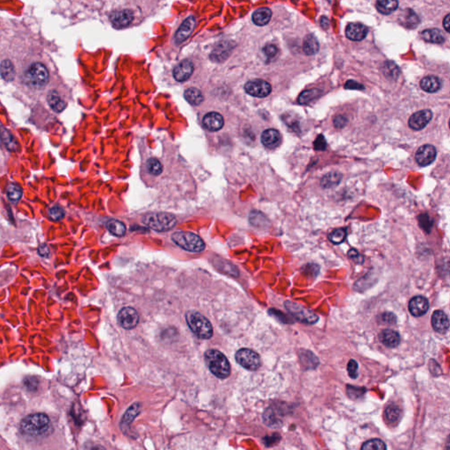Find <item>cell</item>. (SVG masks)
<instances>
[{
	"label": "cell",
	"mask_w": 450,
	"mask_h": 450,
	"mask_svg": "<svg viewBox=\"0 0 450 450\" xmlns=\"http://www.w3.org/2000/svg\"><path fill=\"white\" fill-rule=\"evenodd\" d=\"M205 362L214 376L225 379L231 375V365L226 356L218 350L209 349L205 353Z\"/></svg>",
	"instance_id": "1"
},
{
	"label": "cell",
	"mask_w": 450,
	"mask_h": 450,
	"mask_svg": "<svg viewBox=\"0 0 450 450\" xmlns=\"http://www.w3.org/2000/svg\"><path fill=\"white\" fill-rule=\"evenodd\" d=\"M50 426V418L46 414L35 413L28 415L20 424L21 430L29 435H42L49 431Z\"/></svg>",
	"instance_id": "2"
},
{
	"label": "cell",
	"mask_w": 450,
	"mask_h": 450,
	"mask_svg": "<svg viewBox=\"0 0 450 450\" xmlns=\"http://www.w3.org/2000/svg\"><path fill=\"white\" fill-rule=\"evenodd\" d=\"M186 320L191 331L200 339H210L213 336L212 325L199 312L188 311L186 313Z\"/></svg>",
	"instance_id": "3"
},
{
	"label": "cell",
	"mask_w": 450,
	"mask_h": 450,
	"mask_svg": "<svg viewBox=\"0 0 450 450\" xmlns=\"http://www.w3.org/2000/svg\"><path fill=\"white\" fill-rule=\"evenodd\" d=\"M172 239L177 246L192 252H200L204 250L206 246L202 238L192 232H174L172 234Z\"/></svg>",
	"instance_id": "4"
},
{
	"label": "cell",
	"mask_w": 450,
	"mask_h": 450,
	"mask_svg": "<svg viewBox=\"0 0 450 450\" xmlns=\"http://www.w3.org/2000/svg\"><path fill=\"white\" fill-rule=\"evenodd\" d=\"M143 222L156 232H164L170 231L176 225L177 219L172 214L160 212L144 216Z\"/></svg>",
	"instance_id": "5"
},
{
	"label": "cell",
	"mask_w": 450,
	"mask_h": 450,
	"mask_svg": "<svg viewBox=\"0 0 450 450\" xmlns=\"http://www.w3.org/2000/svg\"><path fill=\"white\" fill-rule=\"evenodd\" d=\"M25 80L30 86L34 88L45 86L49 80V72L46 67L41 63L30 65L25 74Z\"/></svg>",
	"instance_id": "6"
},
{
	"label": "cell",
	"mask_w": 450,
	"mask_h": 450,
	"mask_svg": "<svg viewBox=\"0 0 450 450\" xmlns=\"http://www.w3.org/2000/svg\"><path fill=\"white\" fill-rule=\"evenodd\" d=\"M285 307L287 311L299 322L307 325H313L318 320V317L313 311L297 302L287 301L285 302Z\"/></svg>",
	"instance_id": "7"
},
{
	"label": "cell",
	"mask_w": 450,
	"mask_h": 450,
	"mask_svg": "<svg viewBox=\"0 0 450 450\" xmlns=\"http://www.w3.org/2000/svg\"><path fill=\"white\" fill-rule=\"evenodd\" d=\"M235 358L240 366L251 371L257 370L261 364L260 355L248 348L239 349L236 353Z\"/></svg>",
	"instance_id": "8"
},
{
	"label": "cell",
	"mask_w": 450,
	"mask_h": 450,
	"mask_svg": "<svg viewBox=\"0 0 450 450\" xmlns=\"http://www.w3.org/2000/svg\"><path fill=\"white\" fill-rule=\"evenodd\" d=\"M109 19L116 28H128L135 19V13L130 8L116 10L110 14Z\"/></svg>",
	"instance_id": "9"
},
{
	"label": "cell",
	"mask_w": 450,
	"mask_h": 450,
	"mask_svg": "<svg viewBox=\"0 0 450 450\" xmlns=\"http://www.w3.org/2000/svg\"><path fill=\"white\" fill-rule=\"evenodd\" d=\"M246 93L256 98H265L269 95L272 87L271 84L263 79H253L245 85Z\"/></svg>",
	"instance_id": "10"
},
{
	"label": "cell",
	"mask_w": 450,
	"mask_h": 450,
	"mask_svg": "<svg viewBox=\"0 0 450 450\" xmlns=\"http://www.w3.org/2000/svg\"><path fill=\"white\" fill-rule=\"evenodd\" d=\"M138 320L139 317L137 312L130 307L122 308L118 314V322L124 329L130 330L135 328L138 324Z\"/></svg>",
	"instance_id": "11"
},
{
	"label": "cell",
	"mask_w": 450,
	"mask_h": 450,
	"mask_svg": "<svg viewBox=\"0 0 450 450\" xmlns=\"http://www.w3.org/2000/svg\"><path fill=\"white\" fill-rule=\"evenodd\" d=\"M436 155L435 147L431 144H426L418 149L415 158L420 167H427L434 161Z\"/></svg>",
	"instance_id": "12"
},
{
	"label": "cell",
	"mask_w": 450,
	"mask_h": 450,
	"mask_svg": "<svg viewBox=\"0 0 450 450\" xmlns=\"http://www.w3.org/2000/svg\"><path fill=\"white\" fill-rule=\"evenodd\" d=\"M433 113L430 110H421L413 114L409 119L408 124L414 130H423L430 122Z\"/></svg>",
	"instance_id": "13"
},
{
	"label": "cell",
	"mask_w": 450,
	"mask_h": 450,
	"mask_svg": "<svg viewBox=\"0 0 450 450\" xmlns=\"http://www.w3.org/2000/svg\"><path fill=\"white\" fill-rule=\"evenodd\" d=\"M195 25H196V20L194 16H189L183 21V23L181 24V27L177 30L176 33H175L174 40H175L177 45L183 43L187 38L190 36L191 33L195 29Z\"/></svg>",
	"instance_id": "14"
},
{
	"label": "cell",
	"mask_w": 450,
	"mask_h": 450,
	"mask_svg": "<svg viewBox=\"0 0 450 450\" xmlns=\"http://www.w3.org/2000/svg\"><path fill=\"white\" fill-rule=\"evenodd\" d=\"M142 405L140 403H135V404L130 405L129 409L126 411L124 415L122 416L121 420V429L122 433L125 434H128V431H130L131 424L133 420L135 419L139 413H141Z\"/></svg>",
	"instance_id": "15"
},
{
	"label": "cell",
	"mask_w": 450,
	"mask_h": 450,
	"mask_svg": "<svg viewBox=\"0 0 450 450\" xmlns=\"http://www.w3.org/2000/svg\"><path fill=\"white\" fill-rule=\"evenodd\" d=\"M429 309V302L426 297L417 296L411 299L409 302V311L414 317H421L427 313Z\"/></svg>",
	"instance_id": "16"
},
{
	"label": "cell",
	"mask_w": 450,
	"mask_h": 450,
	"mask_svg": "<svg viewBox=\"0 0 450 450\" xmlns=\"http://www.w3.org/2000/svg\"><path fill=\"white\" fill-rule=\"evenodd\" d=\"M368 33V29L365 25L362 23H350L346 28L347 37L354 42H359L365 39Z\"/></svg>",
	"instance_id": "17"
},
{
	"label": "cell",
	"mask_w": 450,
	"mask_h": 450,
	"mask_svg": "<svg viewBox=\"0 0 450 450\" xmlns=\"http://www.w3.org/2000/svg\"><path fill=\"white\" fill-rule=\"evenodd\" d=\"M224 124V120L222 115L217 112H210L203 117L202 125L206 130L209 131H217L221 130Z\"/></svg>",
	"instance_id": "18"
},
{
	"label": "cell",
	"mask_w": 450,
	"mask_h": 450,
	"mask_svg": "<svg viewBox=\"0 0 450 450\" xmlns=\"http://www.w3.org/2000/svg\"><path fill=\"white\" fill-rule=\"evenodd\" d=\"M194 71V65L190 60L181 61L173 70V77L179 82L189 79Z\"/></svg>",
	"instance_id": "19"
},
{
	"label": "cell",
	"mask_w": 450,
	"mask_h": 450,
	"mask_svg": "<svg viewBox=\"0 0 450 450\" xmlns=\"http://www.w3.org/2000/svg\"><path fill=\"white\" fill-rule=\"evenodd\" d=\"M432 325L437 333H445L450 327L448 316L442 311H434L432 316Z\"/></svg>",
	"instance_id": "20"
},
{
	"label": "cell",
	"mask_w": 450,
	"mask_h": 450,
	"mask_svg": "<svg viewBox=\"0 0 450 450\" xmlns=\"http://www.w3.org/2000/svg\"><path fill=\"white\" fill-rule=\"evenodd\" d=\"M261 142L267 148H276L281 144L282 136L278 130L269 129V130H265L262 133Z\"/></svg>",
	"instance_id": "21"
},
{
	"label": "cell",
	"mask_w": 450,
	"mask_h": 450,
	"mask_svg": "<svg viewBox=\"0 0 450 450\" xmlns=\"http://www.w3.org/2000/svg\"><path fill=\"white\" fill-rule=\"evenodd\" d=\"M379 339L387 348H397L400 343L399 333L394 330L385 329L381 332Z\"/></svg>",
	"instance_id": "22"
},
{
	"label": "cell",
	"mask_w": 450,
	"mask_h": 450,
	"mask_svg": "<svg viewBox=\"0 0 450 450\" xmlns=\"http://www.w3.org/2000/svg\"><path fill=\"white\" fill-rule=\"evenodd\" d=\"M264 423L270 427H278L282 426V420L280 419V413L278 409L269 407L265 411L263 414Z\"/></svg>",
	"instance_id": "23"
},
{
	"label": "cell",
	"mask_w": 450,
	"mask_h": 450,
	"mask_svg": "<svg viewBox=\"0 0 450 450\" xmlns=\"http://www.w3.org/2000/svg\"><path fill=\"white\" fill-rule=\"evenodd\" d=\"M420 86L427 93H436L441 88V81L435 76H427L420 81Z\"/></svg>",
	"instance_id": "24"
},
{
	"label": "cell",
	"mask_w": 450,
	"mask_h": 450,
	"mask_svg": "<svg viewBox=\"0 0 450 450\" xmlns=\"http://www.w3.org/2000/svg\"><path fill=\"white\" fill-rule=\"evenodd\" d=\"M271 17H272L271 10L267 7H261V8L256 10L252 14V21L257 26L262 27V26L268 24Z\"/></svg>",
	"instance_id": "25"
},
{
	"label": "cell",
	"mask_w": 450,
	"mask_h": 450,
	"mask_svg": "<svg viewBox=\"0 0 450 450\" xmlns=\"http://www.w3.org/2000/svg\"><path fill=\"white\" fill-rule=\"evenodd\" d=\"M421 38L424 41L431 42V43L441 44L442 42H445V37H444L443 33L441 32L440 29H437V28H432V29L424 30L421 33Z\"/></svg>",
	"instance_id": "26"
},
{
	"label": "cell",
	"mask_w": 450,
	"mask_h": 450,
	"mask_svg": "<svg viewBox=\"0 0 450 450\" xmlns=\"http://www.w3.org/2000/svg\"><path fill=\"white\" fill-rule=\"evenodd\" d=\"M48 103L50 107H51L52 110L56 113L64 111V109L66 107V102L61 98L59 93L56 91H51L48 94Z\"/></svg>",
	"instance_id": "27"
},
{
	"label": "cell",
	"mask_w": 450,
	"mask_h": 450,
	"mask_svg": "<svg viewBox=\"0 0 450 450\" xmlns=\"http://www.w3.org/2000/svg\"><path fill=\"white\" fill-rule=\"evenodd\" d=\"M401 16L402 18L400 19V22L405 28H416L420 22L418 15L412 9L404 10V13L401 14Z\"/></svg>",
	"instance_id": "28"
},
{
	"label": "cell",
	"mask_w": 450,
	"mask_h": 450,
	"mask_svg": "<svg viewBox=\"0 0 450 450\" xmlns=\"http://www.w3.org/2000/svg\"><path fill=\"white\" fill-rule=\"evenodd\" d=\"M302 50L308 56H313L317 54L319 50V43L317 42V38L312 34H308L306 37L304 38Z\"/></svg>",
	"instance_id": "29"
},
{
	"label": "cell",
	"mask_w": 450,
	"mask_h": 450,
	"mask_svg": "<svg viewBox=\"0 0 450 450\" xmlns=\"http://www.w3.org/2000/svg\"><path fill=\"white\" fill-rule=\"evenodd\" d=\"M341 180H342L341 173L338 172H329L322 178L321 186L324 188H331V187L339 185Z\"/></svg>",
	"instance_id": "30"
},
{
	"label": "cell",
	"mask_w": 450,
	"mask_h": 450,
	"mask_svg": "<svg viewBox=\"0 0 450 450\" xmlns=\"http://www.w3.org/2000/svg\"><path fill=\"white\" fill-rule=\"evenodd\" d=\"M399 2L396 0H379L376 3V8L381 14L388 15L398 9Z\"/></svg>",
	"instance_id": "31"
},
{
	"label": "cell",
	"mask_w": 450,
	"mask_h": 450,
	"mask_svg": "<svg viewBox=\"0 0 450 450\" xmlns=\"http://www.w3.org/2000/svg\"><path fill=\"white\" fill-rule=\"evenodd\" d=\"M184 96L188 103L193 106H198L203 101V99H204L200 91L195 87L186 89V92L184 93Z\"/></svg>",
	"instance_id": "32"
},
{
	"label": "cell",
	"mask_w": 450,
	"mask_h": 450,
	"mask_svg": "<svg viewBox=\"0 0 450 450\" xmlns=\"http://www.w3.org/2000/svg\"><path fill=\"white\" fill-rule=\"evenodd\" d=\"M107 228L111 234L117 236V237H122V236L125 235V224L121 223V221H118L116 219H111V220H109L107 222Z\"/></svg>",
	"instance_id": "33"
},
{
	"label": "cell",
	"mask_w": 450,
	"mask_h": 450,
	"mask_svg": "<svg viewBox=\"0 0 450 450\" xmlns=\"http://www.w3.org/2000/svg\"><path fill=\"white\" fill-rule=\"evenodd\" d=\"M322 95V91L319 89L313 88L308 91L302 92L298 98V102L302 105H307L311 103L312 100L320 97Z\"/></svg>",
	"instance_id": "34"
},
{
	"label": "cell",
	"mask_w": 450,
	"mask_h": 450,
	"mask_svg": "<svg viewBox=\"0 0 450 450\" xmlns=\"http://www.w3.org/2000/svg\"><path fill=\"white\" fill-rule=\"evenodd\" d=\"M0 74L5 81H13L15 76L14 66L10 60H4L0 65Z\"/></svg>",
	"instance_id": "35"
},
{
	"label": "cell",
	"mask_w": 450,
	"mask_h": 450,
	"mask_svg": "<svg viewBox=\"0 0 450 450\" xmlns=\"http://www.w3.org/2000/svg\"><path fill=\"white\" fill-rule=\"evenodd\" d=\"M300 359L302 365L305 367L307 369L315 368L318 365V359L310 351H302V353L300 354Z\"/></svg>",
	"instance_id": "36"
},
{
	"label": "cell",
	"mask_w": 450,
	"mask_h": 450,
	"mask_svg": "<svg viewBox=\"0 0 450 450\" xmlns=\"http://www.w3.org/2000/svg\"><path fill=\"white\" fill-rule=\"evenodd\" d=\"M383 73L385 75L386 78L394 80L399 78L400 70L398 65L393 62H386L383 67Z\"/></svg>",
	"instance_id": "37"
},
{
	"label": "cell",
	"mask_w": 450,
	"mask_h": 450,
	"mask_svg": "<svg viewBox=\"0 0 450 450\" xmlns=\"http://www.w3.org/2000/svg\"><path fill=\"white\" fill-rule=\"evenodd\" d=\"M401 410L396 404H390L385 410V418L389 422H397L400 418Z\"/></svg>",
	"instance_id": "38"
},
{
	"label": "cell",
	"mask_w": 450,
	"mask_h": 450,
	"mask_svg": "<svg viewBox=\"0 0 450 450\" xmlns=\"http://www.w3.org/2000/svg\"><path fill=\"white\" fill-rule=\"evenodd\" d=\"M361 450H387V448L380 439H372L363 443Z\"/></svg>",
	"instance_id": "39"
},
{
	"label": "cell",
	"mask_w": 450,
	"mask_h": 450,
	"mask_svg": "<svg viewBox=\"0 0 450 450\" xmlns=\"http://www.w3.org/2000/svg\"><path fill=\"white\" fill-rule=\"evenodd\" d=\"M347 236V231L346 229H337L333 232H331L329 235V239L333 243L334 245H339L341 244L345 240Z\"/></svg>",
	"instance_id": "40"
},
{
	"label": "cell",
	"mask_w": 450,
	"mask_h": 450,
	"mask_svg": "<svg viewBox=\"0 0 450 450\" xmlns=\"http://www.w3.org/2000/svg\"><path fill=\"white\" fill-rule=\"evenodd\" d=\"M22 196V189L17 185L11 184L7 188V197L10 200L16 202L18 201Z\"/></svg>",
	"instance_id": "41"
},
{
	"label": "cell",
	"mask_w": 450,
	"mask_h": 450,
	"mask_svg": "<svg viewBox=\"0 0 450 450\" xmlns=\"http://www.w3.org/2000/svg\"><path fill=\"white\" fill-rule=\"evenodd\" d=\"M418 223H419V226L422 228L427 233L430 232L432 226L433 224V220L427 214H422L418 217Z\"/></svg>",
	"instance_id": "42"
},
{
	"label": "cell",
	"mask_w": 450,
	"mask_h": 450,
	"mask_svg": "<svg viewBox=\"0 0 450 450\" xmlns=\"http://www.w3.org/2000/svg\"><path fill=\"white\" fill-rule=\"evenodd\" d=\"M348 394L351 399H358L362 398L366 392L365 388H360L356 386L348 385Z\"/></svg>",
	"instance_id": "43"
},
{
	"label": "cell",
	"mask_w": 450,
	"mask_h": 450,
	"mask_svg": "<svg viewBox=\"0 0 450 450\" xmlns=\"http://www.w3.org/2000/svg\"><path fill=\"white\" fill-rule=\"evenodd\" d=\"M50 216L53 220L59 221L65 217V211L59 206H54L50 209Z\"/></svg>",
	"instance_id": "44"
},
{
	"label": "cell",
	"mask_w": 450,
	"mask_h": 450,
	"mask_svg": "<svg viewBox=\"0 0 450 450\" xmlns=\"http://www.w3.org/2000/svg\"><path fill=\"white\" fill-rule=\"evenodd\" d=\"M358 367H359V365H358L357 362L354 361V360H350L349 362H348V375H349V376H350L351 378H353V379H356L358 376H359V374H358Z\"/></svg>",
	"instance_id": "45"
},
{
	"label": "cell",
	"mask_w": 450,
	"mask_h": 450,
	"mask_svg": "<svg viewBox=\"0 0 450 450\" xmlns=\"http://www.w3.org/2000/svg\"><path fill=\"white\" fill-rule=\"evenodd\" d=\"M381 322L385 325H394L397 322V317L390 312H384L380 316Z\"/></svg>",
	"instance_id": "46"
},
{
	"label": "cell",
	"mask_w": 450,
	"mask_h": 450,
	"mask_svg": "<svg viewBox=\"0 0 450 450\" xmlns=\"http://www.w3.org/2000/svg\"><path fill=\"white\" fill-rule=\"evenodd\" d=\"M263 52L267 58H274L278 53V49L273 44H268L263 49Z\"/></svg>",
	"instance_id": "47"
},
{
	"label": "cell",
	"mask_w": 450,
	"mask_h": 450,
	"mask_svg": "<svg viewBox=\"0 0 450 450\" xmlns=\"http://www.w3.org/2000/svg\"><path fill=\"white\" fill-rule=\"evenodd\" d=\"M326 141H325V136L323 135H319L316 138L314 142V148L317 150H325L326 148Z\"/></svg>",
	"instance_id": "48"
},
{
	"label": "cell",
	"mask_w": 450,
	"mask_h": 450,
	"mask_svg": "<svg viewBox=\"0 0 450 450\" xmlns=\"http://www.w3.org/2000/svg\"><path fill=\"white\" fill-rule=\"evenodd\" d=\"M348 256H349L350 259H352L357 264H362L364 261L363 257L355 249H351L350 251H348Z\"/></svg>",
	"instance_id": "49"
},
{
	"label": "cell",
	"mask_w": 450,
	"mask_h": 450,
	"mask_svg": "<svg viewBox=\"0 0 450 450\" xmlns=\"http://www.w3.org/2000/svg\"><path fill=\"white\" fill-rule=\"evenodd\" d=\"M270 315L273 316L274 317L278 318L279 320L282 321L283 323H290L289 321V318H288L287 316L285 315L283 312L281 311H276V310H270Z\"/></svg>",
	"instance_id": "50"
},
{
	"label": "cell",
	"mask_w": 450,
	"mask_h": 450,
	"mask_svg": "<svg viewBox=\"0 0 450 450\" xmlns=\"http://www.w3.org/2000/svg\"><path fill=\"white\" fill-rule=\"evenodd\" d=\"M2 138L4 140V143H5V145H6L8 148H14V139H13L12 135H10L9 132H7L6 130H3V132H2Z\"/></svg>",
	"instance_id": "51"
},
{
	"label": "cell",
	"mask_w": 450,
	"mask_h": 450,
	"mask_svg": "<svg viewBox=\"0 0 450 450\" xmlns=\"http://www.w3.org/2000/svg\"><path fill=\"white\" fill-rule=\"evenodd\" d=\"M280 435L278 433H274L273 435L271 436H266L264 439H263V441H264L265 445L267 446V447H270V446H273L274 444H275L276 442H278L280 441Z\"/></svg>",
	"instance_id": "52"
},
{
	"label": "cell",
	"mask_w": 450,
	"mask_h": 450,
	"mask_svg": "<svg viewBox=\"0 0 450 450\" xmlns=\"http://www.w3.org/2000/svg\"><path fill=\"white\" fill-rule=\"evenodd\" d=\"M348 124V119L343 116H338L334 119V126L336 128L342 129Z\"/></svg>",
	"instance_id": "53"
},
{
	"label": "cell",
	"mask_w": 450,
	"mask_h": 450,
	"mask_svg": "<svg viewBox=\"0 0 450 450\" xmlns=\"http://www.w3.org/2000/svg\"><path fill=\"white\" fill-rule=\"evenodd\" d=\"M345 87L347 89H361V90H364V86L362 84H359V83L353 81V80L348 81L347 84L345 85Z\"/></svg>",
	"instance_id": "54"
},
{
	"label": "cell",
	"mask_w": 450,
	"mask_h": 450,
	"mask_svg": "<svg viewBox=\"0 0 450 450\" xmlns=\"http://www.w3.org/2000/svg\"><path fill=\"white\" fill-rule=\"evenodd\" d=\"M38 252L40 255L42 256V257H47L49 256V253H50V250H49V247L45 244H42L40 246V247L38 248Z\"/></svg>",
	"instance_id": "55"
},
{
	"label": "cell",
	"mask_w": 450,
	"mask_h": 450,
	"mask_svg": "<svg viewBox=\"0 0 450 450\" xmlns=\"http://www.w3.org/2000/svg\"><path fill=\"white\" fill-rule=\"evenodd\" d=\"M450 14H447L446 15L445 18L443 19V27L445 28L446 31L447 32H450Z\"/></svg>",
	"instance_id": "56"
},
{
	"label": "cell",
	"mask_w": 450,
	"mask_h": 450,
	"mask_svg": "<svg viewBox=\"0 0 450 450\" xmlns=\"http://www.w3.org/2000/svg\"><path fill=\"white\" fill-rule=\"evenodd\" d=\"M329 19H327L326 17H322V19H321V26H322V28H328V27H329Z\"/></svg>",
	"instance_id": "57"
},
{
	"label": "cell",
	"mask_w": 450,
	"mask_h": 450,
	"mask_svg": "<svg viewBox=\"0 0 450 450\" xmlns=\"http://www.w3.org/2000/svg\"><path fill=\"white\" fill-rule=\"evenodd\" d=\"M93 450H106L103 447L101 446H96L95 448H93Z\"/></svg>",
	"instance_id": "58"
}]
</instances>
